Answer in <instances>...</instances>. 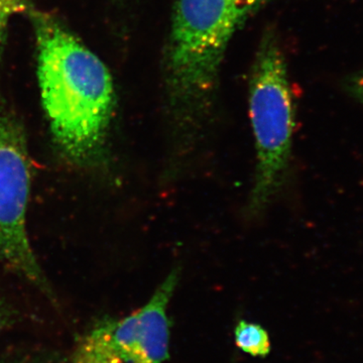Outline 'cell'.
Returning <instances> with one entry per match:
<instances>
[{
  "instance_id": "obj_1",
  "label": "cell",
  "mask_w": 363,
  "mask_h": 363,
  "mask_svg": "<svg viewBox=\"0 0 363 363\" xmlns=\"http://www.w3.org/2000/svg\"><path fill=\"white\" fill-rule=\"evenodd\" d=\"M269 0H177L164 58L172 150L186 159L214 108L222 60L234 33Z\"/></svg>"
},
{
  "instance_id": "obj_2",
  "label": "cell",
  "mask_w": 363,
  "mask_h": 363,
  "mask_svg": "<svg viewBox=\"0 0 363 363\" xmlns=\"http://www.w3.org/2000/svg\"><path fill=\"white\" fill-rule=\"evenodd\" d=\"M37 39L43 104L55 142L76 164H95L104 157L114 108L111 73L52 21H38Z\"/></svg>"
},
{
  "instance_id": "obj_3",
  "label": "cell",
  "mask_w": 363,
  "mask_h": 363,
  "mask_svg": "<svg viewBox=\"0 0 363 363\" xmlns=\"http://www.w3.org/2000/svg\"><path fill=\"white\" fill-rule=\"evenodd\" d=\"M250 116L257 168L247 213L259 216L279 192L290 164L295 106L278 40L267 33L260 43L250 79Z\"/></svg>"
},
{
  "instance_id": "obj_4",
  "label": "cell",
  "mask_w": 363,
  "mask_h": 363,
  "mask_svg": "<svg viewBox=\"0 0 363 363\" xmlns=\"http://www.w3.org/2000/svg\"><path fill=\"white\" fill-rule=\"evenodd\" d=\"M25 130L9 116H0V262L44 292L49 284L26 233L30 173Z\"/></svg>"
},
{
  "instance_id": "obj_5",
  "label": "cell",
  "mask_w": 363,
  "mask_h": 363,
  "mask_svg": "<svg viewBox=\"0 0 363 363\" xmlns=\"http://www.w3.org/2000/svg\"><path fill=\"white\" fill-rule=\"evenodd\" d=\"M180 279L174 269L147 304L121 321L114 320L112 342L124 363H164L169 359V320L167 310Z\"/></svg>"
},
{
  "instance_id": "obj_6",
  "label": "cell",
  "mask_w": 363,
  "mask_h": 363,
  "mask_svg": "<svg viewBox=\"0 0 363 363\" xmlns=\"http://www.w3.org/2000/svg\"><path fill=\"white\" fill-rule=\"evenodd\" d=\"M113 323L109 318L97 322L79 340L73 363H124L112 342Z\"/></svg>"
},
{
  "instance_id": "obj_7",
  "label": "cell",
  "mask_w": 363,
  "mask_h": 363,
  "mask_svg": "<svg viewBox=\"0 0 363 363\" xmlns=\"http://www.w3.org/2000/svg\"><path fill=\"white\" fill-rule=\"evenodd\" d=\"M235 344L253 357H267L272 350L269 333L259 324L240 320L234 330Z\"/></svg>"
},
{
  "instance_id": "obj_8",
  "label": "cell",
  "mask_w": 363,
  "mask_h": 363,
  "mask_svg": "<svg viewBox=\"0 0 363 363\" xmlns=\"http://www.w3.org/2000/svg\"><path fill=\"white\" fill-rule=\"evenodd\" d=\"M28 0H0V45L4 40L6 26L14 14L26 9Z\"/></svg>"
},
{
  "instance_id": "obj_9",
  "label": "cell",
  "mask_w": 363,
  "mask_h": 363,
  "mask_svg": "<svg viewBox=\"0 0 363 363\" xmlns=\"http://www.w3.org/2000/svg\"><path fill=\"white\" fill-rule=\"evenodd\" d=\"M350 89L357 99L363 102V70L350 79Z\"/></svg>"
},
{
  "instance_id": "obj_10",
  "label": "cell",
  "mask_w": 363,
  "mask_h": 363,
  "mask_svg": "<svg viewBox=\"0 0 363 363\" xmlns=\"http://www.w3.org/2000/svg\"><path fill=\"white\" fill-rule=\"evenodd\" d=\"M11 319H13V314L11 310L0 300V330L6 328L7 325L11 323Z\"/></svg>"
}]
</instances>
